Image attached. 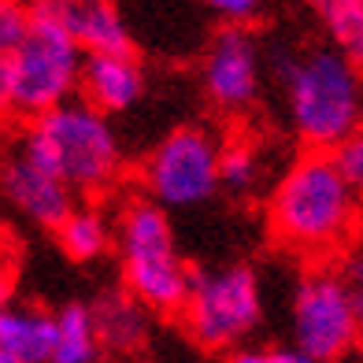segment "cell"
<instances>
[{
	"instance_id": "obj_8",
	"label": "cell",
	"mask_w": 363,
	"mask_h": 363,
	"mask_svg": "<svg viewBox=\"0 0 363 363\" xmlns=\"http://www.w3.org/2000/svg\"><path fill=\"white\" fill-rule=\"evenodd\" d=\"M289 330L293 349H301L311 363H345L359 349L363 334L337 267L319 263L296 278L289 301Z\"/></svg>"
},
{
	"instance_id": "obj_2",
	"label": "cell",
	"mask_w": 363,
	"mask_h": 363,
	"mask_svg": "<svg viewBox=\"0 0 363 363\" xmlns=\"http://www.w3.org/2000/svg\"><path fill=\"white\" fill-rule=\"evenodd\" d=\"M271 230L301 256H337L363 226V196L330 152H304L278 174L267 201Z\"/></svg>"
},
{
	"instance_id": "obj_1",
	"label": "cell",
	"mask_w": 363,
	"mask_h": 363,
	"mask_svg": "<svg viewBox=\"0 0 363 363\" xmlns=\"http://www.w3.org/2000/svg\"><path fill=\"white\" fill-rule=\"evenodd\" d=\"M274 78L286 123L308 152H334L363 130V67L326 41L282 48Z\"/></svg>"
},
{
	"instance_id": "obj_23",
	"label": "cell",
	"mask_w": 363,
	"mask_h": 363,
	"mask_svg": "<svg viewBox=\"0 0 363 363\" xmlns=\"http://www.w3.org/2000/svg\"><path fill=\"white\" fill-rule=\"evenodd\" d=\"M330 156H334V163H337V171L345 174V182H349V186L363 196V130L352 134L349 141H341Z\"/></svg>"
},
{
	"instance_id": "obj_11",
	"label": "cell",
	"mask_w": 363,
	"mask_h": 363,
	"mask_svg": "<svg viewBox=\"0 0 363 363\" xmlns=\"http://www.w3.org/2000/svg\"><path fill=\"white\" fill-rule=\"evenodd\" d=\"M30 8L60 19L86 56L134 52V38L119 0H30Z\"/></svg>"
},
{
	"instance_id": "obj_17",
	"label": "cell",
	"mask_w": 363,
	"mask_h": 363,
	"mask_svg": "<svg viewBox=\"0 0 363 363\" xmlns=\"http://www.w3.org/2000/svg\"><path fill=\"white\" fill-rule=\"evenodd\" d=\"M330 48L363 67V0H304Z\"/></svg>"
},
{
	"instance_id": "obj_18",
	"label": "cell",
	"mask_w": 363,
	"mask_h": 363,
	"mask_svg": "<svg viewBox=\"0 0 363 363\" xmlns=\"http://www.w3.org/2000/svg\"><path fill=\"white\" fill-rule=\"evenodd\" d=\"M263 182V156L259 148L249 141H234V145H223L219 152V193L230 196H252Z\"/></svg>"
},
{
	"instance_id": "obj_26",
	"label": "cell",
	"mask_w": 363,
	"mask_h": 363,
	"mask_svg": "<svg viewBox=\"0 0 363 363\" xmlns=\"http://www.w3.org/2000/svg\"><path fill=\"white\" fill-rule=\"evenodd\" d=\"M0 363H15V359H11V356H4V352H0Z\"/></svg>"
},
{
	"instance_id": "obj_20",
	"label": "cell",
	"mask_w": 363,
	"mask_h": 363,
	"mask_svg": "<svg viewBox=\"0 0 363 363\" xmlns=\"http://www.w3.org/2000/svg\"><path fill=\"white\" fill-rule=\"evenodd\" d=\"M337 274H341V282H345V293H349V304H352V315H356L359 334H363V245L345 252Z\"/></svg>"
},
{
	"instance_id": "obj_14",
	"label": "cell",
	"mask_w": 363,
	"mask_h": 363,
	"mask_svg": "<svg viewBox=\"0 0 363 363\" xmlns=\"http://www.w3.org/2000/svg\"><path fill=\"white\" fill-rule=\"evenodd\" d=\"M96 319V334L108 352H134L148 337V308L126 289H108L101 301L89 304Z\"/></svg>"
},
{
	"instance_id": "obj_22",
	"label": "cell",
	"mask_w": 363,
	"mask_h": 363,
	"mask_svg": "<svg viewBox=\"0 0 363 363\" xmlns=\"http://www.w3.org/2000/svg\"><path fill=\"white\" fill-rule=\"evenodd\" d=\"M230 363H311V359L293 345H241V349H234Z\"/></svg>"
},
{
	"instance_id": "obj_15",
	"label": "cell",
	"mask_w": 363,
	"mask_h": 363,
	"mask_svg": "<svg viewBox=\"0 0 363 363\" xmlns=\"http://www.w3.org/2000/svg\"><path fill=\"white\" fill-rule=\"evenodd\" d=\"M104 345L89 304H63L52 311V356L48 363H101Z\"/></svg>"
},
{
	"instance_id": "obj_16",
	"label": "cell",
	"mask_w": 363,
	"mask_h": 363,
	"mask_svg": "<svg viewBox=\"0 0 363 363\" xmlns=\"http://www.w3.org/2000/svg\"><path fill=\"white\" fill-rule=\"evenodd\" d=\"M60 249L78 263L101 259L115 249V223L96 204H74V211L56 226Z\"/></svg>"
},
{
	"instance_id": "obj_7",
	"label": "cell",
	"mask_w": 363,
	"mask_h": 363,
	"mask_svg": "<svg viewBox=\"0 0 363 363\" xmlns=\"http://www.w3.org/2000/svg\"><path fill=\"white\" fill-rule=\"evenodd\" d=\"M223 145L208 126H178L152 145L141 163L145 196L163 211H189L219 193Z\"/></svg>"
},
{
	"instance_id": "obj_12",
	"label": "cell",
	"mask_w": 363,
	"mask_h": 363,
	"mask_svg": "<svg viewBox=\"0 0 363 363\" xmlns=\"http://www.w3.org/2000/svg\"><path fill=\"white\" fill-rule=\"evenodd\" d=\"M148 78L145 63L134 52H93L82 60V78H78V96L108 119L123 111H134L145 101Z\"/></svg>"
},
{
	"instance_id": "obj_21",
	"label": "cell",
	"mask_w": 363,
	"mask_h": 363,
	"mask_svg": "<svg viewBox=\"0 0 363 363\" xmlns=\"http://www.w3.org/2000/svg\"><path fill=\"white\" fill-rule=\"evenodd\" d=\"M201 4L216 15V19H223L226 26H249L263 15L267 0H201Z\"/></svg>"
},
{
	"instance_id": "obj_13",
	"label": "cell",
	"mask_w": 363,
	"mask_h": 363,
	"mask_svg": "<svg viewBox=\"0 0 363 363\" xmlns=\"http://www.w3.org/2000/svg\"><path fill=\"white\" fill-rule=\"evenodd\" d=\"M0 352L15 363H48L52 356V311L38 304H15L0 308Z\"/></svg>"
},
{
	"instance_id": "obj_25",
	"label": "cell",
	"mask_w": 363,
	"mask_h": 363,
	"mask_svg": "<svg viewBox=\"0 0 363 363\" xmlns=\"http://www.w3.org/2000/svg\"><path fill=\"white\" fill-rule=\"evenodd\" d=\"M349 363H363V345H359V349H356V352L349 356Z\"/></svg>"
},
{
	"instance_id": "obj_10",
	"label": "cell",
	"mask_w": 363,
	"mask_h": 363,
	"mask_svg": "<svg viewBox=\"0 0 363 363\" xmlns=\"http://www.w3.org/2000/svg\"><path fill=\"white\" fill-rule=\"evenodd\" d=\"M0 196L26 223L45 230H56L78 204V196L52 171H45L38 160H30L23 148H11V156L0 160Z\"/></svg>"
},
{
	"instance_id": "obj_6",
	"label": "cell",
	"mask_w": 363,
	"mask_h": 363,
	"mask_svg": "<svg viewBox=\"0 0 363 363\" xmlns=\"http://www.w3.org/2000/svg\"><path fill=\"white\" fill-rule=\"evenodd\" d=\"M189 337L208 352H234L263 323V286L249 263H219L193 271L182 304Z\"/></svg>"
},
{
	"instance_id": "obj_5",
	"label": "cell",
	"mask_w": 363,
	"mask_h": 363,
	"mask_svg": "<svg viewBox=\"0 0 363 363\" xmlns=\"http://www.w3.org/2000/svg\"><path fill=\"white\" fill-rule=\"evenodd\" d=\"M82 60H86V52L67 34V26L30 8V30L23 45L8 60H0V86H4L0 115H19L30 123L74 101Z\"/></svg>"
},
{
	"instance_id": "obj_24",
	"label": "cell",
	"mask_w": 363,
	"mask_h": 363,
	"mask_svg": "<svg viewBox=\"0 0 363 363\" xmlns=\"http://www.w3.org/2000/svg\"><path fill=\"white\" fill-rule=\"evenodd\" d=\"M8 301H11V293H8V278H4V274H0V308H4Z\"/></svg>"
},
{
	"instance_id": "obj_19",
	"label": "cell",
	"mask_w": 363,
	"mask_h": 363,
	"mask_svg": "<svg viewBox=\"0 0 363 363\" xmlns=\"http://www.w3.org/2000/svg\"><path fill=\"white\" fill-rule=\"evenodd\" d=\"M30 30V0H0V60L23 45Z\"/></svg>"
},
{
	"instance_id": "obj_4",
	"label": "cell",
	"mask_w": 363,
	"mask_h": 363,
	"mask_svg": "<svg viewBox=\"0 0 363 363\" xmlns=\"http://www.w3.org/2000/svg\"><path fill=\"white\" fill-rule=\"evenodd\" d=\"M115 252H119L123 289L148 311H182L193 271L178 252L171 216L148 196L126 201L115 219Z\"/></svg>"
},
{
	"instance_id": "obj_3",
	"label": "cell",
	"mask_w": 363,
	"mask_h": 363,
	"mask_svg": "<svg viewBox=\"0 0 363 363\" xmlns=\"http://www.w3.org/2000/svg\"><path fill=\"white\" fill-rule=\"evenodd\" d=\"M15 148L52 171L74 196H101L123 174V141L104 111L82 96L30 119Z\"/></svg>"
},
{
	"instance_id": "obj_9",
	"label": "cell",
	"mask_w": 363,
	"mask_h": 363,
	"mask_svg": "<svg viewBox=\"0 0 363 363\" xmlns=\"http://www.w3.org/2000/svg\"><path fill=\"white\" fill-rule=\"evenodd\" d=\"M204 101L223 115H245L263 93V52L249 26H223L201 56Z\"/></svg>"
}]
</instances>
